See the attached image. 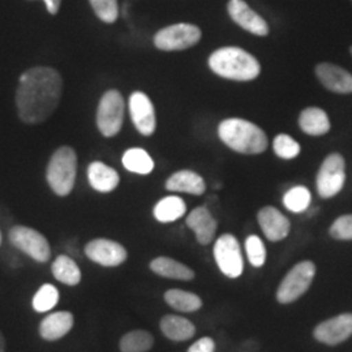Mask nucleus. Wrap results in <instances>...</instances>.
<instances>
[{
    "instance_id": "nucleus-1",
    "label": "nucleus",
    "mask_w": 352,
    "mask_h": 352,
    "mask_svg": "<svg viewBox=\"0 0 352 352\" xmlns=\"http://www.w3.org/2000/svg\"><path fill=\"white\" fill-rule=\"evenodd\" d=\"M63 93L60 74L51 67H34L25 71L19 81L16 106L20 119L26 124H39L47 120Z\"/></svg>"
},
{
    "instance_id": "nucleus-2",
    "label": "nucleus",
    "mask_w": 352,
    "mask_h": 352,
    "mask_svg": "<svg viewBox=\"0 0 352 352\" xmlns=\"http://www.w3.org/2000/svg\"><path fill=\"white\" fill-rule=\"evenodd\" d=\"M209 67L215 75L234 81H252L261 72L258 60L240 47H222L209 56Z\"/></svg>"
},
{
    "instance_id": "nucleus-3",
    "label": "nucleus",
    "mask_w": 352,
    "mask_h": 352,
    "mask_svg": "<svg viewBox=\"0 0 352 352\" xmlns=\"http://www.w3.org/2000/svg\"><path fill=\"white\" fill-rule=\"evenodd\" d=\"M218 135L230 149L241 154H260L267 148L264 131L245 119L231 118L223 120L218 126Z\"/></svg>"
},
{
    "instance_id": "nucleus-4",
    "label": "nucleus",
    "mask_w": 352,
    "mask_h": 352,
    "mask_svg": "<svg viewBox=\"0 0 352 352\" xmlns=\"http://www.w3.org/2000/svg\"><path fill=\"white\" fill-rule=\"evenodd\" d=\"M77 155L72 148L62 146L52 154L47 166L46 177L55 195L68 196L75 187Z\"/></svg>"
},
{
    "instance_id": "nucleus-5",
    "label": "nucleus",
    "mask_w": 352,
    "mask_h": 352,
    "mask_svg": "<svg viewBox=\"0 0 352 352\" xmlns=\"http://www.w3.org/2000/svg\"><path fill=\"white\" fill-rule=\"evenodd\" d=\"M315 276L316 265L312 261L295 265L278 287V302L280 304L296 302L311 287Z\"/></svg>"
},
{
    "instance_id": "nucleus-6",
    "label": "nucleus",
    "mask_w": 352,
    "mask_h": 352,
    "mask_svg": "<svg viewBox=\"0 0 352 352\" xmlns=\"http://www.w3.org/2000/svg\"><path fill=\"white\" fill-rule=\"evenodd\" d=\"M124 119V100L123 96L111 89L102 96L97 110V126L103 136L113 138L116 136Z\"/></svg>"
},
{
    "instance_id": "nucleus-7",
    "label": "nucleus",
    "mask_w": 352,
    "mask_h": 352,
    "mask_svg": "<svg viewBox=\"0 0 352 352\" xmlns=\"http://www.w3.org/2000/svg\"><path fill=\"white\" fill-rule=\"evenodd\" d=\"M201 30L193 24H174L161 29L154 36V45L158 50L182 51L199 43Z\"/></svg>"
},
{
    "instance_id": "nucleus-8",
    "label": "nucleus",
    "mask_w": 352,
    "mask_h": 352,
    "mask_svg": "<svg viewBox=\"0 0 352 352\" xmlns=\"http://www.w3.org/2000/svg\"><path fill=\"white\" fill-rule=\"evenodd\" d=\"M346 182V164L338 153H333L325 158L317 174V192L322 199H330L338 195Z\"/></svg>"
},
{
    "instance_id": "nucleus-9",
    "label": "nucleus",
    "mask_w": 352,
    "mask_h": 352,
    "mask_svg": "<svg viewBox=\"0 0 352 352\" xmlns=\"http://www.w3.org/2000/svg\"><path fill=\"white\" fill-rule=\"evenodd\" d=\"M214 258L226 277L236 279L244 272L239 241L231 234H223L217 239L214 244Z\"/></svg>"
},
{
    "instance_id": "nucleus-10",
    "label": "nucleus",
    "mask_w": 352,
    "mask_h": 352,
    "mask_svg": "<svg viewBox=\"0 0 352 352\" xmlns=\"http://www.w3.org/2000/svg\"><path fill=\"white\" fill-rule=\"evenodd\" d=\"M10 241L37 263H47L51 257L47 239L32 227L14 226L10 231Z\"/></svg>"
},
{
    "instance_id": "nucleus-11",
    "label": "nucleus",
    "mask_w": 352,
    "mask_h": 352,
    "mask_svg": "<svg viewBox=\"0 0 352 352\" xmlns=\"http://www.w3.org/2000/svg\"><path fill=\"white\" fill-rule=\"evenodd\" d=\"M85 254L93 263L106 267H113L123 264L128 256L126 248L122 244L109 239H94L89 241L85 245Z\"/></svg>"
},
{
    "instance_id": "nucleus-12",
    "label": "nucleus",
    "mask_w": 352,
    "mask_h": 352,
    "mask_svg": "<svg viewBox=\"0 0 352 352\" xmlns=\"http://www.w3.org/2000/svg\"><path fill=\"white\" fill-rule=\"evenodd\" d=\"M129 113L132 122L141 135L151 136L155 131L157 120L151 98L142 93L135 91L129 98Z\"/></svg>"
},
{
    "instance_id": "nucleus-13",
    "label": "nucleus",
    "mask_w": 352,
    "mask_h": 352,
    "mask_svg": "<svg viewBox=\"0 0 352 352\" xmlns=\"http://www.w3.org/2000/svg\"><path fill=\"white\" fill-rule=\"evenodd\" d=\"M352 336V314H343L321 322L314 330V337L318 342L336 346Z\"/></svg>"
},
{
    "instance_id": "nucleus-14",
    "label": "nucleus",
    "mask_w": 352,
    "mask_h": 352,
    "mask_svg": "<svg viewBox=\"0 0 352 352\" xmlns=\"http://www.w3.org/2000/svg\"><path fill=\"white\" fill-rule=\"evenodd\" d=\"M227 10L231 19L244 30L258 37L269 34L267 23L258 13L254 12L244 0H230Z\"/></svg>"
},
{
    "instance_id": "nucleus-15",
    "label": "nucleus",
    "mask_w": 352,
    "mask_h": 352,
    "mask_svg": "<svg viewBox=\"0 0 352 352\" xmlns=\"http://www.w3.org/2000/svg\"><path fill=\"white\" fill-rule=\"evenodd\" d=\"M260 227L265 236L270 241H280L286 239L289 234V218L273 206H265L257 215Z\"/></svg>"
},
{
    "instance_id": "nucleus-16",
    "label": "nucleus",
    "mask_w": 352,
    "mask_h": 352,
    "mask_svg": "<svg viewBox=\"0 0 352 352\" xmlns=\"http://www.w3.org/2000/svg\"><path fill=\"white\" fill-rule=\"evenodd\" d=\"M316 75L321 84L330 91L340 94L352 93V75L340 65L321 63L316 67Z\"/></svg>"
},
{
    "instance_id": "nucleus-17",
    "label": "nucleus",
    "mask_w": 352,
    "mask_h": 352,
    "mask_svg": "<svg viewBox=\"0 0 352 352\" xmlns=\"http://www.w3.org/2000/svg\"><path fill=\"white\" fill-rule=\"evenodd\" d=\"M187 226L196 234V240L201 245H208L214 239L218 223L213 215L205 208L200 206L193 209L186 219Z\"/></svg>"
},
{
    "instance_id": "nucleus-18",
    "label": "nucleus",
    "mask_w": 352,
    "mask_h": 352,
    "mask_svg": "<svg viewBox=\"0 0 352 352\" xmlns=\"http://www.w3.org/2000/svg\"><path fill=\"white\" fill-rule=\"evenodd\" d=\"M72 327L74 315L71 312H55L43 318L39 325V336L45 340L55 342L67 336L72 330Z\"/></svg>"
},
{
    "instance_id": "nucleus-19",
    "label": "nucleus",
    "mask_w": 352,
    "mask_h": 352,
    "mask_svg": "<svg viewBox=\"0 0 352 352\" xmlns=\"http://www.w3.org/2000/svg\"><path fill=\"white\" fill-rule=\"evenodd\" d=\"M88 179L91 188L101 193L113 192V189L119 186V182H120L119 174L113 170V167L100 161L89 164Z\"/></svg>"
},
{
    "instance_id": "nucleus-20",
    "label": "nucleus",
    "mask_w": 352,
    "mask_h": 352,
    "mask_svg": "<svg viewBox=\"0 0 352 352\" xmlns=\"http://www.w3.org/2000/svg\"><path fill=\"white\" fill-rule=\"evenodd\" d=\"M166 189L171 192H184L195 196H200L205 189L206 184L201 176L190 170L176 171L175 174L170 176L166 182Z\"/></svg>"
},
{
    "instance_id": "nucleus-21",
    "label": "nucleus",
    "mask_w": 352,
    "mask_h": 352,
    "mask_svg": "<svg viewBox=\"0 0 352 352\" xmlns=\"http://www.w3.org/2000/svg\"><path fill=\"white\" fill-rule=\"evenodd\" d=\"M160 327L164 337L174 342L190 340L196 334L195 325L189 320L180 316H164L161 320Z\"/></svg>"
},
{
    "instance_id": "nucleus-22",
    "label": "nucleus",
    "mask_w": 352,
    "mask_h": 352,
    "mask_svg": "<svg viewBox=\"0 0 352 352\" xmlns=\"http://www.w3.org/2000/svg\"><path fill=\"white\" fill-rule=\"evenodd\" d=\"M151 269L157 276L168 279L190 280L195 278V272L190 267L170 257L154 258L151 263Z\"/></svg>"
},
{
    "instance_id": "nucleus-23",
    "label": "nucleus",
    "mask_w": 352,
    "mask_h": 352,
    "mask_svg": "<svg viewBox=\"0 0 352 352\" xmlns=\"http://www.w3.org/2000/svg\"><path fill=\"white\" fill-rule=\"evenodd\" d=\"M299 126L302 132L311 136L327 135L330 129V122L327 113L318 107H308L299 116Z\"/></svg>"
},
{
    "instance_id": "nucleus-24",
    "label": "nucleus",
    "mask_w": 352,
    "mask_h": 352,
    "mask_svg": "<svg viewBox=\"0 0 352 352\" xmlns=\"http://www.w3.org/2000/svg\"><path fill=\"white\" fill-rule=\"evenodd\" d=\"M187 212V205L177 196L164 197L154 206V217L161 223H168L180 219Z\"/></svg>"
},
{
    "instance_id": "nucleus-25",
    "label": "nucleus",
    "mask_w": 352,
    "mask_h": 352,
    "mask_svg": "<svg viewBox=\"0 0 352 352\" xmlns=\"http://www.w3.org/2000/svg\"><path fill=\"white\" fill-rule=\"evenodd\" d=\"M164 300L176 311L184 312V314L196 312L202 307L200 296L184 289H173L166 291Z\"/></svg>"
},
{
    "instance_id": "nucleus-26",
    "label": "nucleus",
    "mask_w": 352,
    "mask_h": 352,
    "mask_svg": "<svg viewBox=\"0 0 352 352\" xmlns=\"http://www.w3.org/2000/svg\"><path fill=\"white\" fill-rule=\"evenodd\" d=\"M52 276L67 286H76L81 280V272L74 258L69 256H58L52 264Z\"/></svg>"
},
{
    "instance_id": "nucleus-27",
    "label": "nucleus",
    "mask_w": 352,
    "mask_h": 352,
    "mask_svg": "<svg viewBox=\"0 0 352 352\" xmlns=\"http://www.w3.org/2000/svg\"><path fill=\"white\" fill-rule=\"evenodd\" d=\"M123 166L129 173L148 175L154 168V161L151 160L148 151L141 148H132L124 153Z\"/></svg>"
},
{
    "instance_id": "nucleus-28",
    "label": "nucleus",
    "mask_w": 352,
    "mask_h": 352,
    "mask_svg": "<svg viewBox=\"0 0 352 352\" xmlns=\"http://www.w3.org/2000/svg\"><path fill=\"white\" fill-rule=\"evenodd\" d=\"M154 344V338L146 330H132L119 342L122 352H148Z\"/></svg>"
},
{
    "instance_id": "nucleus-29",
    "label": "nucleus",
    "mask_w": 352,
    "mask_h": 352,
    "mask_svg": "<svg viewBox=\"0 0 352 352\" xmlns=\"http://www.w3.org/2000/svg\"><path fill=\"white\" fill-rule=\"evenodd\" d=\"M311 192L309 189L302 187V186H296L294 188L289 189L283 196V204L286 209L292 212V213H302L305 212L309 205H311Z\"/></svg>"
},
{
    "instance_id": "nucleus-30",
    "label": "nucleus",
    "mask_w": 352,
    "mask_h": 352,
    "mask_svg": "<svg viewBox=\"0 0 352 352\" xmlns=\"http://www.w3.org/2000/svg\"><path fill=\"white\" fill-rule=\"evenodd\" d=\"M59 300V291L52 285H43L33 298V309L38 314L51 311Z\"/></svg>"
},
{
    "instance_id": "nucleus-31",
    "label": "nucleus",
    "mask_w": 352,
    "mask_h": 352,
    "mask_svg": "<svg viewBox=\"0 0 352 352\" xmlns=\"http://www.w3.org/2000/svg\"><path fill=\"white\" fill-rule=\"evenodd\" d=\"M273 149L279 158L294 160L300 153V145L289 135H278L273 142Z\"/></svg>"
},
{
    "instance_id": "nucleus-32",
    "label": "nucleus",
    "mask_w": 352,
    "mask_h": 352,
    "mask_svg": "<svg viewBox=\"0 0 352 352\" xmlns=\"http://www.w3.org/2000/svg\"><path fill=\"white\" fill-rule=\"evenodd\" d=\"M245 251L252 266L261 267L266 261V250L263 240L257 235H250L245 240Z\"/></svg>"
},
{
    "instance_id": "nucleus-33",
    "label": "nucleus",
    "mask_w": 352,
    "mask_h": 352,
    "mask_svg": "<svg viewBox=\"0 0 352 352\" xmlns=\"http://www.w3.org/2000/svg\"><path fill=\"white\" fill-rule=\"evenodd\" d=\"M96 14L103 23L113 24L118 20L119 7L118 0H89Z\"/></svg>"
},
{
    "instance_id": "nucleus-34",
    "label": "nucleus",
    "mask_w": 352,
    "mask_h": 352,
    "mask_svg": "<svg viewBox=\"0 0 352 352\" xmlns=\"http://www.w3.org/2000/svg\"><path fill=\"white\" fill-rule=\"evenodd\" d=\"M331 238L337 240H352V214L340 215L330 227Z\"/></svg>"
},
{
    "instance_id": "nucleus-35",
    "label": "nucleus",
    "mask_w": 352,
    "mask_h": 352,
    "mask_svg": "<svg viewBox=\"0 0 352 352\" xmlns=\"http://www.w3.org/2000/svg\"><path fill=\"white\" fill-rule=\"evenodd\" d=\"M215 350V343L212 338L204 337L201 340L195 342L187 352H214Z\"/></svg>"
},
{
    "instance_id": "nucleus-36",
    "label": "nucleus",
    "mask_w": 352,
    "mask_h": 352,
    "mask_svg": "<svg viewBox=\"0 0 352 352\" xmlns=\"http://www.w3.org/2000/svg\"><path fill=\"white\" fill-rule=\"evenodd\" d=\"M43 1L46 3L47 11L51 14H56L58 13L59 8H60V3H62V0H43Z\"/></svg>"
},
{
    "instance_id": "nucleus-37",
    "label": "nucleus",
    "mask_w": 352,
    "mask_h": 352,
    "mask_svg": "<svg viewBox=\"0 0 352 352\" xmlns=\"http://www.w3.org/2000/svg\"><path fill=\"white\" fill-rule=\"evenodd\" d=\"M0 352H6V340L0 331Z\"/></svg>"
},
{
    "instance_id": "nucleus-38",
    "label": "nucleus",
    "mask_w": 352,
    "mask_h": 352,
    "mask_svg": "<svg viewBox=\"0 0 352 352\" xmlns=\"http://www.w3.org/2000/svg\"><path fill=\"white\" fill-rule=\"evenodd\" d=\"M0 245H1V231H0Z\"/></svg>"
},
{
    "instance_id": "nucleus-39",
    "label": "nucleus",
    "mask_w": 352,
    "mask_h": 352,
    "mask_svg": "<svg viewBox=\"0 0 352 352\" xmlns=\"http://www.w3.org/2000/svg\"><path fill=\"white\" fill-rule=\"evenodd\" d=\"M350 51H351V55H352V46H351V49H350Z\"/></svg>"
}]
</instances>
